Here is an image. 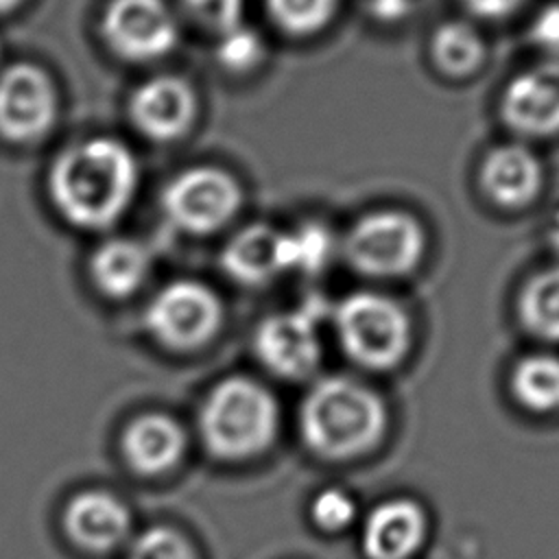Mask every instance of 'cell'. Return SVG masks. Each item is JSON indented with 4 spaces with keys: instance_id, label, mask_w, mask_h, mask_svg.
<instances>
[{
    "instance_id": "cell-22",
    "label": "cell",
    "mask_w": 559,
    "mask_h": 559,
    "mask_svg": "<svg viewBox=\"0 0 559 559\" xmlns=\"http://www.w3.org/2000/svg\"><path fill=\"white\" fill-rule=\"evenodd\" d=\"M338 0H264L277 28L290 37H310L323 31L336 11Z\"/></svg>"
},
{
    "instance_id": "cell-24",
    "label": "cell",
    "mask_w": 559,
    "mask_h": 559,
    "mask_svg": "<svg viewBox=\"0 0 559 559\" xmlns=\"http://www.w3.org/2000/svg\"><path fill=\"white\" fill-rule=\"evenodd\" d=\"M264 50L266 48L262 37L255 31L240 24L221 35L216 46V59L227 72L242 74V72H251L262 63Z\"/></svg>"
},
{
    "instance_id": "cell-10",
    "label": "cell",
    "mask_w": 559,
    "mask_h": 559,
    "mask_svg": "<svg viewBox=\"0 0 559 559\" xmlns=\"http://www.w3.org/2000/svg\"><path fill=\"white\" fill-rule=\"evenodd\" d=\"M502 122L526 138L559 133V61L515 74L500 98Z\"/></svg>"
},
{
    "instance_id": "cell-6",
    "label": "cell",
    "mask_w": 559,
    "mask_h": 559,
    "mask_svg": "<svg viewBox=\"0 0 559 559\" xmlns=\"http://www.w3.org/2000/svg\"><path fill=\"white\" fill-rule=\"evenodd\" d=\"M148 332L166 347L190 352L205 345L223 323L218 295L194 280L164 286L146 308Z\"/></svg>"
},
{
    "instance_id": "cell-23",
    "label": "cell",
    "mask_w": 559,
    "mask_h": 559,
    "mask_svg": "<svg viewBox=\"0 0 559 559\" xmlns=\"http://www.w3.org/2000/svg\"><path fill=\"white\" fill-rule=\"evenodd\" d=\"M124 559H197V552L179 531L159 524L133 535Z\"/></svg>"
},
{
    "instance_id": "cell-14",
    "label": "cell",
    "mask_w": 559,
    "mask_h": 559,
    "mask_svg": "<svg viewBox=\"0 0 559 559\" xmlns=\"http://www.w3.org/2000/svg\"><path fill=\"white\" fill-rule=\"evenodd\" d=\"M483 192L504 210H520L533 203L544 183V170L537 155L518 142L491 148L480 164Z\"/></svg>"
},
{
    "instance_id": "cell-18",
    "label": "cell",
    "mask_w": 559,
    "mask_h": 559,
    "mask_svg": "<svg viewBox=\"0 0 559 559\" xmlns=\"http://www.w3.org/2000/svg\"><path fill=\"white\" fill-rule=\"evenodd\" d=\"M96 286L109 297H127L140 288L148 273V253L140 242L116 238L92 255L90 264Z\"/></svg>"
},
{
    "instance_id": "cell-16",
    "label": "cell",
    "mask_w": 559,
    "mask_h": 559,
    "mask_svg": "<svg viewBox=\"0 0 559 559\" xmlns=\"http://www.w3.org/2000/svg\"><path fill=\"white\" fill-rule=\"evenodd\" d=\"M221 264L240 284H266L290 269L288 234L266 223H253L225 245Z\"/></svg>"
},
{
    "instance_id": "cell-9",
    "label": "cell",
    "mask_w": 559,
    "mask_h": 559,
    "mask_svg": "<svg viewBox=\"0 0 559 559\" xmlns=\"http://www.w3.org/2000/svg\"><path fill=\"white\" fill-rule=\"evenodd\" d=\"M55 111V90L44 70L31 63H15L0 74L2 138L33 142L52 127Z\"/></svg>"
},
{
    "instance_id": "cell-21",
    "label": "cell",
    "mask_w": 559,
    "mask_h": 559,
    "mask_svg": "<svg viewBox=\"0 0 559 559\" xmlns=\"http://www.w3.org/2000/svg\"><path fill=\"white\" fill-rule=\"evenodd\" d=\"M511 391L531 411L559 408V358L552 354H531L511 373Z\"/></svg>"
},
{
    "instance_id": "cell-5",
    "label": "cell",
    "mask_w": 559,
    "mask_h": 559,
    "mask_svg": "<svg viewBox=\"0 0 559 559\" xmlns=\"http://www.w3.org/2000/svg\"><path fill=\"white\" fill-rule=\"evenodd\" d=\"M347 262L369 277H402L415 271L426 251L421 223L404 210H373L347 231Z\"/></svg>"
},
{
    "instance_id": "cell-7",
    "label": "cell",
    "mask_w": 559,
    "mask_h": 559,
    "mask_svg": "<svg viewBox=\"0 0 559 559\" xmlns=\"http://www.w3.org/2000/svg\"><path fill=\"white\" fill-rule=\"evenodd\" d=\"M242 203L240 183L221 168L197 166L177 175L164 190L162 207L173 225L210 234L227 225Z\"/></svg>"
},
{
    "instance_id": "cell-20",
    "label": "cell",
    "mask_w": 559,
    "mask_h": 559,
    "mask_svg": "<svg viewBox=\"0 0 559 559\" xmlns=\"http://www.w3.org/2000/svg\"><path fill=\"white\" fill-rule=\"evenodd\" d=\"M430 59L445 76H467L485 59V41L465 22H445L430 37Z\"/></svg>"
},
{
    "instance_id": "cell-1",
    "label": "cell",
    "mask_w": 559,
    "mask_h": 559,
    "mask_svg": "<svg viewBox=\"0 0 559 559\" xmlns=\"http://www.w3.org/2000/svg\"><path fill=\"white\" fill-rule=\"evenodd\" d=\"M138 168L129 148L111 138H92L63 151L48 177L63 218L83 229L116 223L133 199Z\"/></svg>"
},
{
    "instance_id": "cell-25",
    "label": "cell",
    "mask_w": 559,
    "mask_h": 559,
    "mask_svg": "<svg viewBox=\"0 0 559 559\" xmlns=\"http://www.w3.org/2000/svg\"><path fill=\"white\" fill-rule=\"evenodd\" d=\"M288 249H290V269H304L314 273L330 260L332 238L321 225L310 223L288 234Z\"/></svg>"
},
{
    "instance_id": "cell-17",
    "label": "cell",
    "mask_w": 559,
    "mask_h": 559,
    "mask_svg": "<svg viewBox=\"0 0 559 559\" xmlns=\"http://www.w3.org/2000/svg\"><path fill=\"white\" fill-rule=\"evenodd\" d=\"M426 518L417 502L395 498L378 504L362 528V550L369 559H408L421 544Z\"/></svg>"
},
{
    "instance_id": "cell-11",
    "label": "cell",
    "mask_w": 559,
    "mask_h": 559,
    "mask_svg": "<svg viewBox=\"0 0 559 559\" xmlns=\"http://www.w3.org/2000/svg\"><path fill=\"white\" fill-rule=\"evenodd\" d=\"M258 358L277 376L301 380L321 362V341L308 312H277L266 317L255 334Z\"/></svg>"
},
{
    "instance_id": "cell-32",
    "label": "cell",
    "mask_w": 559,
    "mask_h": 559,
    "mask_svg": "<svg viewBox=\"0 0 559 559\" xmlns=\"http://www.w3.org/2000/svg\"><path fill=\"white\" fill-rule=\"evenodd\" d=\"M22 0H0V13L4 11H11L13 7H17Z\"/></svg>"
},
{
    "instance_id": "cell-30",
    "label": "cell",
    "mask_w": 559,
    "mask_h": 559,
    "mask_svg": "<svg viewBox=\"0 0 559 559\" xmlns=\"http://www.w3.org/2000/svg\"><path fill=\"white\" fill-rule=\"evenodd\" d=\"M411 2L413 0H369V11L380 22H397L408 13Z\"/></svg>"
},
{
    "instance_id": "cell-31",
    "label": "cell",
    "mask_w": 559,
    "mask_h": 559,
    "mask_svg": "<svg viewBox=\"0 0 559 559\" xmlns=\"http://www.w3.org/2000/svg\"><path fill=\"white\" fill-rule=\"evenodd\" d=\"M548 240H550V247L559 253V214H555L552 223L548 225Z\"/></svg>"
},
{
    "instance_id": "cell-27",
    "label": "cell",
    "mask_w": 559,
    "mask_h": 559,
    "mask_svg": "<svg viewBox=\"0 0 559 559\" xmlns=\"http://www.w3.org/2000/svg\"><path fill=\"white\" fill-rule=\"evenodd\" d=\"M188 9L221 35L240 26L245 0H183Z\"/></svg>"
},
{
    "instance_id": "cell-28",
    "label": "cell",
    "mask_w": 559,
    "mask_h": 559,
    "mask_svg": "<svg viewBox=\"0 0 559 559\" xmlns=\"http://www.w3.org/2000/svg\"><path fill=\"white\" fill-rule=\"evenodd\" d=\"M531 35L542 48L559 52V4H550L537 15Z\"/></svg>"
},
{
    "instance_id": "cell-3",
    "label": "cell",
    "mask_w": 559,
    "mask_h": 559,
    "mask_svg": "<svg viewBox=\"0 0 559 559\" xmlns=\"http://www.w3.org/2000/svg\"><path fill=\"white\" fill-rule=\"evenodd\" d=\"M277 430V402L264 384L231 376L218 382L201 404L199 432L203 445L227 461L264 452Z\"/></svg>"
},
{
    "instance_id": "cell-12",
    "label": "cell",
    "mask_w": 559,
    "mask_h": 559,
    "mask_svg": "<svg viewBox=\"0 0 559 559\" xmlns=\"http://www.w3.org/2000/svg\"><path fill=\"white\" fill-rule=\"evenodd\" d=\"M63 531L87 552L103 555L127 546L133 537L129 507L105 489H83L63 509Z\"/></svg>"
},
{
    "instance_id": "cell-2",
    "label": "cell",
    "mask_w": 559,
    "mask_h": 559,
    "mask_svg": "<svg viewBox=\"0 0 559 559\" xmlns=\"http://www.w3.org/2000/svg\"><path fill=\"white\" fill-rule=\"evenodd\" d=\"M386 426V411L378 393L365 384L332 376L319 380L301 402L299 428L306 445L332 461L371 450Z\"/></svg>"
},
{
    "instance_id": "cell-15",
    "label": "cell",
    "mask_w": 559,
    "mask_h": 559,
    "mask_svg": "<svg viewBox=\"0 0 559 559\" xmlns=\"http://www.w3.org/2000/svg\"><path fill=\"white\" fill-rule=\"evenodd\" d=\"M120 452L135 474L162 476L183 459L186 432L177 419L162 413H146L124 426Z\"/></svg>"
},
{
    "instance_id": "cell-26",
    "label": "cell",
    "mask_w": 559,
    "mask_h": 559,
    "mask_svg": "<svg viewBox=\"0 0 559 559\" xmlns=\"http://www.w3.org/2000/svg\"><path fill=\"white\" fill-rule=\"evenodd\" d=\"M314 524L323 531H341L345 528L354 515H356V504L349 498V493H345L343 489H323L314 502H312V511H310Z\"/></svg>"
},
{
    "instance_id": "cell-4",
    "label": "cell",
    "mask_w": 559,
    "mask_h": 559,
    "mask_svg": "<svg viewBox=\"0 0 559 559\" xmlns=\"http://www.w3.org/2000/svg\"><path fill=\"white\" fill-rule=\"evenodd\" d=\"M343 352L367 369H391L406 356L413 325L406 310L389 295L358 290L347 295L334 312Z\"/></svg>"
},
{
    "instance_id": "cell-13",
    "label": "cell",
    "mask_w": 559,
    "mask_h": 559,
    "mask_svg": "<svg viewBox=\"0 0 559 559\" xmlns=\"http://www.w3.org/2000/svg\"><path fill=\"white\" fill-rule=\"evenodd\" d=\"M197 111L192 87L177 76H155L142 83L129 105L133 124L153 140L166 142L183 135Z\"/></svg>"
},
{
    "instance_id": "cell-19",
    "label": "cell",
    "mask_w": 559,
    "mask_h": 559,
    "mask_svg": "<svg viewBox=\"0 0 559 559\" xmlns=\"http://www.w3.org/2000/svg\"><path fill=\"white\" fill-rule=\"evenodd\" d=\"M518 317L533 336L559 341V264L526 280L518 297Z\"/></svg>"
},
{
    "instance_id": "cell-8",
    "label": "cell",
    "mask_w": 559,
    "mask_h": 559,
    "mask_svg": "<svg viewBox=\"0 0 559 559\" xmlns=\"http://www.w3.org/2000/svg\"><path fill=\"white\" fill-rule=\"evenodd\" d=\"M103 37L120 57L151 61L175 48L179 28L164 0H114L103 17Z\"/></svg>"
},
{
    "instance_id": "cell-29",
    "label": "cell",
    "mask_w": 559,
    "mask_h": 559,
    "mask_svg": "<svg viewBox=\"0 0 559 559\" xmlns=\"http://www.w3.org/2000/svg\"><path fill=\"white\" fill-rule=\"evenodd\" d=\"M463 7L485 20H502L511 15L524 0H461Z\"/></svg>"
}]
</instances>
